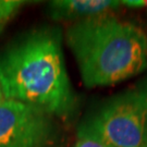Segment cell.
Masks as SVG:
<instances>
[{
    "mask_svg": "<svg viewBox=\"0 0 147 147\" xmlns=\"http://www.w3.org/2000/svg\"><path fill=\"white\" fill-rule=\"evenodd\" d=\"M0 88L5 99L35 106L67 120L78 108L58 28L28 32L0 51Z\"/></svg>",
    "mask_w": 147,
    "mask_h": 147,
    "instance_id": "1",
    "label": "cell"
},
{
    "mask_svg": "<svg viewBox=\"0 0 147 147\" xmlns=\"http://www.w3.org/2000/svg\"><path fill=\"white\" fill-rule=\"evenodd\" d=\"M65 42L89 88L117 84L147 69L146 34L109 13L71 23Z\"/></svg>",
    "mask_w": 147,
    "mask_h": 147,
    "instance_id": "2",
    "label": "cell"
},
{
    "mask_svg": "<svg viewBox=\"0 0 147 147\" xmlns=\"http://www.w3.org/2000/svg\"><path fill=\"white\" fill-rule=\"evenodd\" d=\"M83 125L111 147H147V75L110 98Z\"/></svg>",
    "mask_w": 147,
    "mask_h": 147,
    "instance_id": "3",
    "label": "cell"
},
{
    "mask_svg": "<svg viewBox=\"0 0 147 147\" xmlns=\"http://www.w3.org/2000/svg\"><path fill=\"white\" fill-rule=\"evenodd\" d=\"M62 143L57 118L16 100L0 104V147H62Z\"/></svg>",
    "mask_w": 147,
    "mask_h": 147,
    "instance_id": "4",
    "label": "cell"
},
{
    "mask_svg": "<svg viewBox=\"0 0 147 147\" xmlns=\"http://www.w3.org/2000/svg\"><path fill=\"white\" fill-rule=\"evenodd\" d=\"M117 0H53L47 3V14L53 21H72L108 14L121 7Z\"/></svg>",
    "mask_w": 147,
    "mask_h": 147,
    "instance_id": "5",
    "label": "cell"
},
{
    "mask_svg": "<svg viewBox=\"0 0 147 147\" xmlns=\"http://www.w3.org/2000/svg\"><path fill=\"white\" fill-rule=\"evenodd\" d=\"M28 1L22 0H0V34L3 32L9 22L19 13Z\"/></svg>",
    "mask_w": 147,
    "mask_h": 147,
    "instance_id": "6",
    "label": "cell"
},
{
    "mask_svg": "<svg viewBox=\"0 0 147 147\" xmlns=\"http://www.w3.org/2000/svg\"><path fill=\"white\" fill-rule=\"evenodd\" d=\"M73 147H111L100 137L95 135L87 127L81 124L76 134V141Z\"/></svg>",
    "mask_w": 147,
    "mask_h": 147,
    "instance_id": "7",
    "label": "cell"
},
{
    "mask_svg": "<svg viewBox=\"0 0 147 147\" xmlns=\"http://www.w3.org/2000/svg\"><path fill=\"white\" fill-rule=\"evenodd\" d=\"M5 96H3V93H2V90H1V88H0V104L5 100Z\"/></svg>",
    "mask_w": 147,
    "mask_h": 147,
    "instance_id": "8",
    "label": "cell"
}]
</instances>
